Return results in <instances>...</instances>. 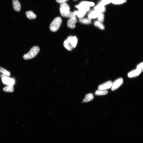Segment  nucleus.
Segmentation results:
<instances>
[{
  "label": "nucleus",
  "instance_id": "nucleus-14",
  "mask_svg": "<svg viewBox=\"0 0 143 143\" xmlns=\"http://www.w3.org/2000/svg\"><path fill=\"white\" fill-rule=\"evenodd\" d=\"M76 16L79 19L83 18L86 15V12L83 11L79 10L74 11L73 12Z\"/></svg>",
  "mask_w": 143,
  "mask_h": 143
},
{
  "label": "nucleus",
  "instance_id": "nucleus-30",
  "mask_svg": "<svg viewBox=\"0 0 143 143\" xmlns=\"http://www.w3.org/2000/svg\"><path fill=\"white\" fill-rule=\"evenodd\" d=\"M73 1H76L77 0H73Z\"/></svg>",
  "mask_w": 143,
  "mask_h": 143
},
{
  "label": "nucleus",
  "instance_id": "nucleus-1",
  "mask_svg": "<svg viewBox=\"0 0 143 143\" xmlns=\"http://www.w3.org/2000/svg\"><path fill=\"white\" fill-rule=\"evenodd\" d=\"M40 51L39 47L37 46H35L31 49L30 51L24 55L23 58L25 60H29L35 57L38 54Z\"/></svg>",
  "mask_w": 143,
  "mask_h": 143
},
{
  "label": "nucleus",
  "instance_id": "nucleus-15",
  "mask_svg": "<svg viewBox=\"0 0 143 143\" xmlns=\"http://www.w3.org/2000/svg\"><path fill=\"white\" fill-rule=\"evenodd\" d=\"M94 98V96L92 93H89L85 95V99L83 101V103H86L92 100Z\"/></svg>",
  "mask_w": 143,
  "mask_h": 143
},
{
  "label": "nucleus",
  "instance_id": "nucleus-4",
  "mask_svg": "<svg viewBox=\"0 0 143 143\" xmlns=\"http://www.w3.org/2000/svg\"><path fill=\"white\" fill-rule=\"evenodd\" d=\"M1 77L3 83L4 84L7 85H12L15 84V81L14 79L10 78L4 74L1 75Z\"/></svg>",
  "mask_w": 143,
  "mask_h": 143
},
{
  "label": "nucleus",
  "instance_id": "nucleus-23",
  "mask_svg": "<svg viewBox=\"0 0 143 143\" xmlns=\"http://www.w3.org/2000/svg\"><path fill=\"white\" fill-rule=\"evenodd\" d=\"M127 1V0H112V3L115 5H119L123 4Z\"/></svg>",
  "mask_w": 143,
  "mask_h": 143
},
{
  "label": "nucleus",
  "instance_id": "nucleus-27",
  "mask_svg": "<svg viewBox=\"0 0 143 143\" xmlns=\"http://www.w3.org/2000/svg\"><path fill=\"white\" fill-rule=\"evenodd\" d=\"M112 0H102L99 4L105 6L112 3Z\"/></svg>",
  "mask_w": 143,
  "mask_h": 143
},
{
  "label": "nucleus",
  "instance_id": "nucleus-28",
  "mask_svg": "<svg viewBox=\"0 0 143 143\" xmlns=\"http://www.w3.org/2000/svg\"><path fill=\"white\" fill-rule=\"evenodd\" d=\"M137 69H139L142 71L143 70V63L142 62L139 64L137 66Z\"/></svg>",
  "mask_w": 143,
  "mask_h": 143
},
{
  "label": "nucleus",
  "instance_id": "nucleus-6",
  "mask_svg": "<svg viewBox=\"0 0 143 143\" xmlns=\"http://www.w3.org/2000/svg\"><path fill=\"white\" fill-rule=\"evenodd\" d=\"M113 82L111 81H108L100 85L98 87L99 90H106L111 88L112 86Z\"/></svg>",
  "mask_w": 143,
  "mask_h": 143
},
{
  "label": "nucleus",
  "instance_id": "nucleus-25",
  "mask_svg": "<svg viewBox=\"0 0 143 143\" xmlns=\"http://www.w3.org/2000/svg\"><path fill=\"white\" fill-rule=\"evenodd\" d=\"M80 4L89 7H90L94 6L95 5V4L94 3L89 2H83L81 3Z\"/></svg>",
  "mask_w": 143,
  "mask_h": 143
},
{
  "label": "nucleus",
  "instance_id": "nucleus-12",
  "mask_svg": "<svg viewBox=\"0 0 143 143\" xmlns=\"http://www.w3.org/2000/svg\"><path fill=\"white\" fill-rule=\"evenodd\" d=\"M63 45L65 48L68 50L71 51L73 48L70 41L68 39L64 41Z\"/></svg>",
  "mask_w": 143,
  "mask_h": 143
},
{
  "label": "nucleus",
  "instance_id": "nucleus-10",
  "mask_svg": "<svg viewBox=\"0 0 143 143\" xmlns=\"http://www.w3.org/2000/svg\"><path fill=\"white\" fill-rule=\"evenodd\" d=\"M69 39L71 42L73 48H75L77 45L78 39L75 36H70L68 37L67 38Z\"/></svg>",
  "mask_w": 143,
  "mask_h": 143
},
{
  "label": "nucleus",
  "instance_id": "nucleus-5",
  "mask_svg": "<svg viewBox=\"0 0 143 143\" xmlns=\"http://www.w3.org/2000/svg\"><path fill=\"white\" fill-rule=\"evenodd\" d=\"M123 80L122 78H120L115 80L113 83L111 87V90L114 91L116 90L119 88L123 83Z\"/></svg>",
  "mask_w": 143,
  "mask_h": 143
},
{
  "label": "nucleus",
  "instance_id": "nucleus-18",
  "mask_svg": "<svg viewBox=\"0 0 143 143\" xmlns=\"http://www.w3.org/2000/svg\"><path fill=\"white\" fill-rule=\"evenodd\" d=\"M3 90L6 92L12 93L14 91L13 85H7L4 88Z\"/></svg>",
  "mask_w": 143,
  "mask_h": 143
},
{
  "label": "nucleus",
  "instance_id": "nucleus-3",
  "mask_svg": "<svg viewBox=\"0 0 143 143\" xmlns=\"http://www.w3.org/2000/svg\"><path fill=\"white\" fill-rule=\"evenodd\" d=\"M70 8L69 6L66 3L61 4L60 5V11L62 16H65L70 12Z\"/></svg>",
  "mask_w": 143,
  "mask_h": 143
},
{
  "label": "nucleus",
  "instance_id": "nucleus-8",
  "mask_svg": "<svg viewBox=\"0 0 143 143\" xmlns=\"http://www.w3.org/2000/svg\"><path fill=\"white\" fill-rule=\"evenodd\" d=\"M77 22V18L70 19L68 20L67 26L69 28L73 29L75 28L76 24Z\"/></svg>",
  "mask_w": 143,
  "mask_h": 143
},
{
  "label": "nucleus",
  "instance_id": "nucleus-13",
  "mask_svg": "<svg viewBox=\"0 0 143 143\" xmlns=\"http://www.w3.org/2000/svg\"><path fill=\"white\" fill-rule=\"evenodd\" d=\"M75 7L78 9L79 10L86 12L89 11L90 9V7H89L80 3L79 5H76Z\"/></svg>",
  "mask_w": 143,
  "mask_h": 143
},
{
  "label": "nucleus",
  "instance_id": "nucleus-17",
  "mask_svg": "<svg viewBox=\"0 0 143 143\" xmlns=\"http://www.w3.org/2000/svg\"><path fill=\"white\" fill-rule=\"evenodd\" d=\"M26 15L27 17L30 19H35L36 17V15L31 11H27Z\"/></svg>",
  "mask_w": 143,
  "mask_h": 143
},
{
  "label": "nucleus",
  "instance_id": "nucleus-2",
  "mask_svg": "<svg viewBox=\"0 0 143 143\" xmlns=\"http://www.w3.org/2000/svg\"><path fill=\"white\" fill-rule=\"evenodd\" d=\"M62 23V19L59 17L54 19L51 23L50 27V30L53 32H56L59 29Z\"/></svg>",
  "mask_w": 143,
  "mask_h": 143
},
{
  "label": "nucleus",
  "instance_id": "nucleus-29",
  "mask_svg": "<svg viewBox=\"0 0 143 143\" xmlns=\"http://www.w3.org/2000/svg\"><path fill=\"white\" fill-rule=\"evenodd\" d=\"M69 0H56V1L58 3L60 4H62L66 3Z\"/></svg>",
  "mask_w": 143,
  "mask_h": 143
},
{
  "label": "nucleus",
  "instance_id": "nucleus-21",
  "mask_svg": "<svg viewBox=\"0 0 143 143\" xmlns=\"http://www.w3.org/2000/svg\"><path fill=\"white\" fill-rule=\"evenodd\" d=\"M108 92L107 90H98L95 92V95H103L107 94Z\"/></svg>",
  "mask_w": 143,
  "mask_h": 143
},
{
  "label": "nucleus",
  "instance_id": "nucleus-9",
  "mask_svg": "<svg viewBox=\"0 0 143 143\" xmlns=\"http://www.w3.org/2000/svg\"><path fill=\"white\" fill-rule=\"evenodd\" d=\"M101 12L95 10L91 11L88 15V18L91 20L98 17Z\"/></svg>",
  "mask_w": 143,
  "mask_h": 143
},
{
  "label": "nucleus",
  "instance_id": "nucleus-11",
  "mask_svg": "<svg viewBox=\"0 0 143 143\" xmlns=\"http://www.w3.org/2000/svg\"><path fill=\"white\" fill-rule=\"evenodd\" d=\"M12 4L13 8L16 11H20L21 9V5L18 0H12Z\"/></svg>",
  "mask_w": 143,
  "mask_h": 143
},
{
  "label": "nucleus",
  "instance_id": "nucleus-26",
  "mask_svg": "<svg viewBox=\"0 0 143 143\" xmlns=\"http://www.w3.org/2000/svg\"><path fill=\"white\" fill-rule=\"evenodd\" d=\"M97 18L98 21L102 23L103 22L104 20V15L103 13H101Z\"/></svg>",
  "mask_w": 143,
  "mask_h": 143
},
{
  "label": "nucleus",
  "instance_id": "nucleus-22",
  "mask_svg": "<svg viewBox=\"0 0 143 143\" xmlns=\"http://www.w3.org/2000/svg\"><path fill=\"white\" fill-rule=\"evenodd\" d=\"M0 72L2 73L5 76H10V72L1 67H0Z\"/></svg>",
  "mask_w": 143,
  "mask_h": 143
},
{
  "label": "nucleus",
  "instance_id": "nucleus-7",
  "mask_svg": "<svg viewBox=\"0 0 143 143\" xmlns=\"http://www.w3.org/2000/svg\"><path fill=\"white\" fill-rule=\"evenodd\" d=\"M142 71L137 69L133 70L128 74V76L130 78L135 77L139 76Z\"/></svg>",
  "mask_w": 143,
  "mask_h": 143
},
{
  "label": "nucleus",
  "instance_id": "nucleus-24",
  "mask_svg": "<svg viewBox=\"0 0 143 143\" xmlns=\"http://www.w3.org/2000/svg\"><path fill=\"white\" fill-rule=\"evenodd\" d=\"M65 17L71 18H77L74 12L70 11L66 16Z\"/></svg>",
  "mask_w": 143,
  "mask_h": 143
},
{
  "label": "nucleus",
  "instance_id": "nucleus-19",
  "mask_svg": "<svg viewBox=\"0 0 143 143\" xmlns=\"http://www.w3.org/2000/svg\"><path fill=\"white\" fill-rule=\"evenodd\" d=\"M79 22L85 24H90L91 23L92 21L91 20L86 18H82L79 19Z\"/></svg>",
  "mask_w": 143,
  "mask_h": 143
},
{
  "label": "nucleus",
  "instance_id": "nucleus-20",
  "mask_svg": "<svg viewBox=\"0 0 143 143\" xmlns=\"http://www.w3.org/2000/svg\"><path fill=\"white\" fill-rule=\"evenodd\" d=\"M94 24L95 26L101 30H104L105 29L104 25L102 23L98 21H95L94 23Z\"/></svg>",
  "mask_w": 143,
  "mask_h": 143
},
{
  "label": "nucleus",
  "instance_id": "nucleus-16",
  "mask_svg": "<svg viewBox=\"0 0 143 143\" xmlns=\"http://www.w3.org/2000/svg\"><path fill=\"white\" fill-rule=\"evenodd\" d=\"M95 10H96L101 13L105 12L106 11V9L104 6L99 4L98 5L95 6L94 8Z\"/></svg>",
  "mask_w": 143,
  "mask_h": 143
}]
</instances>
